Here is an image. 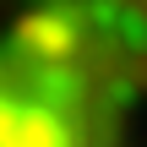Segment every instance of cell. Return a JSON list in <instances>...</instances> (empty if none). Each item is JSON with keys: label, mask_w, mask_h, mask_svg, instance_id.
<instances>
[{"label": "cell", "mask_w": 147, "mask_h": 147, "mask_svg": "<svg viewBox=\"0 0 147 147\" xmlns=\"http://www.w3.org/2000/svg\"><path fill=\"white\" fill-rule=\"evenodd\" d=\"M136 71L93 5H33L0 22V147H136Z\"/></svg>", "instance_id": "6da1fadb"}, {"label": "cell", "mask_w": 147, "mask_h": 147, "mask_svg": "<svg viewBox=\"0 0 147 147\" xmlns=\"http://www.w3.org/2000/svg\"><path fill=\"white\" fill-rule=\"evenodd\" d=\"M125 5H131V11H136V16L147 22V0H125Z\"/></svg>", "instance_id": "7a4b0ae2"}]
</instances>
